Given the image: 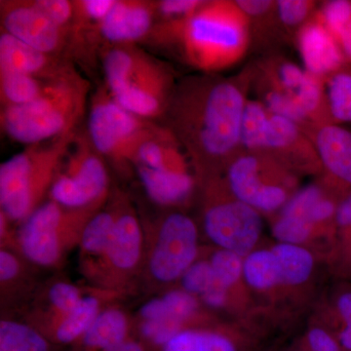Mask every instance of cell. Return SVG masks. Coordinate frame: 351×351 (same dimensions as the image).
<instances>
[{
	"label": "cell",
	"mask_w": 351,
	"mask_h": 351,
	"mask_svg": "<svg viewBox=\"0 0 351 351\" xmlns=\"http://www.w3.org/2000/svg\"><path fill=\"white\" fill-rule=\"evenodd\" d=\"M251 92L270 112L292 120L311 134L330 124L324 83L277 52L251 62Z\"/></svg>",
	"instance_id": "3"
},
{
	"label": "cell",
	"mask_w": 351,
	"mask_h": 351,
	"mask_svg": "<svg viewBox=\"0 0 351 351\" xmlns=\"http://www.w3.org/2000/svg\"><path fill=\"white\" fill-rule=\"evenodd\" d=\"M75 135L73 131L47 145H27L0 166V212L17 228L48 199Z\"/></svg>",
	"instance_id": "6"
},
{
	"label": "cell",
	"mask_w": 351,
	"mask_h": 351,
	"mask_svg": "<svg viewBox=\"0 0 351 351\" xmlns=\"http://www.w3.org/2000/svg\"><path fill=\"white\" fill-rule=\"evenodd\" d=\"M335 313L339 327L351 324V290L343 291L337 295Z\"/></svg>",
	"instance_id": "42"
},
{
	"label": "cell",
	"mask_w": 351,
	"mask_h": 351,
	"mask_svg": "<svg viewBox=\"0 0 351 351\" xmlns=\"http://www.w3.org/2000/svg\"><path fill=\"white\" fill-rule=\"evenodd\" d=\"M89 85L73 68L46 80L43 93L22 106L2 108L1 126L8 137L32 145L75 131L84 112Z\"/></svg>",
	"instance_id": "5"
},
{
	"label": "cell",
	"mask_w": 351,
	"mask_h": 351,
	"mask_svg": "<svg viewBox=\"0 0 351 351\" xmlns=\"http://www.w3.org/2000/svg\"><path fill=\"white\" fill-rule=\"evenodd\" d=\"M46 80L19 73H0L2 108L22 106L36 100L43 93Z\"/></svg>",
	"instance_id": "33"
},
{
	"label": "cell",
	"mask_w": 351,
	"mask_h": 351,
	"mask_svg": "<svg viewBox=\"0 0 351 351\" xmlns=\"http://www.w3.org/2000/svg\"><path fill=\"white\" fill-rule=\"evenodd\" d=\"M123 301V297L112 291L87 286L86 293L73 311L39 332L51 343L69 348L92 327L106 309Z\"/></svg>",
	"instance_id": "19"
},
{
	"label": "cell",
	"mask_w": 351,
	"mask_h": 351,
	"mask_svg": "<svg viewBox=\"0 0 351 351\" xmlns=\"http://www.w3.org/2000/svg\"><path fill=\"white\" fill-rule=\"evenodd\" d=\"M107 89L134 114L162 119L177 84L174 69L134 44L110 45L101 57Z\"/></svg>",
	"instance_id": "4"
},
{
	"label": "cell",
	"mask_w": 351,
	"mask_h": 351,
	"mask_svg": "<svg viewBox=\"0 0 351 351\" xmlns=\"http://www.w3.org/2000/svg\"><path fill=\"white\" fill-rule=\"evenodd\" d=\"M299 175L263 154L243 151L226 169V184L237 199L262 215H276L299 189Z\"/></svg>",
	"instance_id": "12"
},
{
	"label": "cell",
	"mask_w": 351,
	"mask_h": 351,
	"mask_svg": "<svg viewBox=\"0 0 351 351\" xmlns=\"http://www.w3.org/2000/svg\"><path fill=\"white\" fill-rule=\"evenodd\" d=\"M243 279L258 292H269L281 286L278 263L271 249H255L244 258Z\"/></svg>",
	"instance_id": "32"
},
{
	"label": "cell",
	"mask_w": 351,
	"mask_h": 351,
	"mask_svg": "<svg viewBox=\"0 0 351 351\" xmlns=\"http://www.w3.org/2000/svg\"><path fill=\"white\" fill-rule=\"evenodd\" d=\"M147 197L159 207L180 210L188 204L198 186L193 171L133 166Z\"/></svg>",
	"instance_id": "23"
},
{
	"label": "cell",
	"mask_w": 351,
	"mask_h": 351,
	"mask_svg": "<svg viewBox=\"0 0 351 351\" xmlns=\"http://www.w3.org/2000/svg\"><path fill=\"white\" fill-rule=\"evenodd\" d=\"M141 219L145 254L140 291L149 297L175 287L199 258V228L181 210H168L154 219Z\"/></svg>",
	"instance_id": "7"
},
{
	"label": "cell",
	"mask_w": 351,
	"mask_h": 351,
	"mask_svg": "<svg viewBox=\"0 0 351 351\" xmlns=\"http://www.w3.org/2000/svg\"><path fill=\"white\" fill-rule=\"evenodd\" d=\"M159 351H240L232 335L213 325L178 332Z\"/></svg>",
	"instance_id": "28"
},
{
	"label": "cell",
	"mask_w": 351,
	"mask_h": 351,
	"mask_svg": "<svg viewBox=\"0 0 351 351\" xmlns=\"http://www.w3.org/2000/svg\"><path fill=\"white\" fill-rule=\"evenodd\" d=\"M237 3L249 21L251 48L256 45L272 53L279 44L287 43L277 24L276 0H237Z\"/></svg>",
	"instance_id": "27"
},
{
	"label": "cell",
	"mask_w": 351,
	"mask_h": 351,
	"mask_svg": "<svg viewBox=\"0 0 351 351\" xmlns=\"http://www.w3.org/2000/svg\"><path fill=\"white\" fill-rule=\"evenodd\" d=\"M198 188L202 193V228L207 239L216 248L242 258L255 250L262 237L263 215L237 199L223 176Z\"/></svg>",
	"instance_id": "11"
},
{
	"label": "cell",
	"mask_w": 351,
	"mask_h": 351,
	"mask_svg": "<svg viewBox=\"0 0 351 351\" xmlns=\"http://www.w3.org/2000/svg\"><path fill=\"white\" fill-rule=\"evenodd\" d=\"M332 258L339 274L351 279V228L336 232Z\"/></svg>",
	"instance_id": "40"
},
{
	"label": "cell",
	"mask_w": 351,
	"mask_h": 351,
	"mask_svg": "<svg viewBox=\"0 0 351 351\" xmlns=\"http://www.w3.org/2000/svg\"><path fill=\"white\" fill-rule=\"evenodd\" d=\"M119 214L112 239L103 258L84 274L89 285L123 297L137 295L145 254L142 219L131 201L117 193Z\"/></svg>",
	"instance_id": "10"
},
{
	"label": "cell",
	"mask_w": 351,
	"mask_h": 351,
	"mask_svg": "<svg viewBox=\"0 0 351 351\" xmlns=\"http://www.w3.org/2000/svg\"><path fill=\"white\" fill-rule=\"evenodd\" d=\"M34 5L54 24L66 29L75 21V2L66 0H34Z\"/></svg>",
	"instance_id": "37"
},
{
	"label": "cell",
	"mask_w": 351,
	"mask_h": 351,
	"mask_svg": "<svg viewBox=\"0 0 351 351\" xmlns=\"http://www.w3.org/2000/svg\"><path fill=\"white\" fill-rule=\"evenodd\" d=\"M110 196L106 160L87 134H76L60 166L48 199L73 209H101Z\"/></svg>",
	"instance_id": "14"
},
{
	"label": "cell",
	"mask_w": 351,
	"mask_h": 351,
	"mask_svg": "<svg viewBox=\"0 0 351 351\" xmlns=\"http://www.w3.org/2000/svg\"><path fill=\"white\" fill-rule=\"evenodd\" d=\"M295 44L302 68L322 82L346 64L336 39L321 20L318 10L298 32Z\"/></svg>",
	"instance_id": "21"
},
{
	"label": "cell",
	"mask_w": 351,
	"mask_h": 351,
	"mask_svg": "<svg viewBox=\"0 0 351 351\" xmlns=\"http://www.w3.org/2000/svg\"><path fill=\"white\" fill-rule=\"evenodd\" d=\"M314 0H276L277 24L286 43H294L302 25L318 10Z\"/></svg>",
	"instance_id": "34"
},
{
	"label": "cell",
	"mask_w": 351,
	"mask_h": 351,
	"mask_svg": "<svg viewBox=\"0 0 351 351\" xmlns=\"http://www.w3.org/2000/svg\"><path fill=\"white\" fill-rule=\"evenodd\" d=\"M334 335L343 350L351 351V324L339 327L338 332Z\"/></svg>",
	"instance_id": "44"
},
{
	"label": "cell",
	"mask_w": 351,
	"mask_h": 351,
	"mask_svg": "<svg viewBox=\"0 0 351 351\" xmlns=\"http://www.w3.org/2000/svg\"><path fill=\"white\" fill-rule=\"evenodd\" d=\"M3 32L34 49L54 56L66 45V29L48 19L32 1H2Z\"/></svg>",
	"instance_id": "16"
},
{
	"label": "cell",
	"mask_w": 351,
	"mask_h": 351,
	"mask_svg": "<svg viewBox=\"0 0 351 351\" xmlns=\"http://www.w3.org/2000/svg\"><path fill=\"white\" fill-rule=\"evenodd\" d=\"M343 193L324 177L298 189L276 215L274 232L286 243L304 245L317 233L336 239V214Z\"/></svg>",
	"instance_id": "15"
},
{
	"label": "cell",
	"mask_w": 351,
	"mask_h": 351,
	"mask_svg": "<svg viewBox=\"0 0 351 351\" xmlns=\"http://www.w3.org/2000/svg\"><path fill=\"white\" fill-rule=\"evenodd\" d=\"M40 270L17 251L0 248V316L24 313L44 280Z\"/></svg>",
	"instance_id": "18"
},
{
	"label": "cell",
	"mask_w": 351,
	"mask_h": 351,
	"mask_svg": "<svg viewBox=\"0 0 351 351\" xmlns=\"http://www.w3.org/2000/svg\"><path fill=\"white\" fill-rule=\"evenodd\" d=\"M51 343L25 321L12 316L0 318V351H64Z\"/></svg>",
	"instance_id": "29"
},
{
	"label": "cell",
	"mask_w": 351,
	"mask_h": 351,
	"mask_svg": "<svg viewBox=\"0 0 351 351\" xmlns=\"http://www.w3.org/2000/svg\"><path fill=\"white\" fill-rule=\"evenodd\" d=\"M252 66L230 76L199 73L178 80L162 123L188 154L198 186L225 176L242 147Z\"/></svg>",
	"instance_id": "1"
},
{
	"label": "cell",
	"mask_w": 351,
	"mask_h": 351,
	"mask_svg": "<svg viewBox=\"0 0 351 351\" xmlns=\"http://www.w3.org/2000/svg\"><path fill=\"white\" fill-rule=\"evenodd\" d=\"M117 0H82L75 2V21L80 24L88 22L101 24V21L107 17ZM73 21V22H75Z\"/></svg>",
	"instance_id": "38"
},
{
	"label": "cell",
	"mask_w": 351,
	"mask_h": 351,
	"mask_svg": "<svg viewBox=\"0 0 351 351\" xmlns=\"http://www.w3.org/2000/svg\"><path fill=\"white\" fill-rule=\"evenodd\" d=\"M216 278L207 257L197 258L181 277L177 287L195 295L198 300L213 287Z\"/></svg>",
	"instance_id": "36"
},
{
	"label": "cell",
	"mask_w": 351,
	"mask_h": 351,
	"mask_svg": "<svg viewBox=\"0 0 351 351\" xmlns=\"http://www.w3.org/2000/svg\"><path fill=\"white\" fill-rule=\"evenodd\" d=\"M119 205L117 193L92 217L85 226L78 245V263L82 276L105 255L117 225Z\"/></svg>",
	"instance_id": "26"
},
{
	"label": "cell",
	"mask_w": 351,
	"mask_h": 351,
	"mask_svg": "<svg viewBox=\"0 0 351 351\" xmlns=\"http://www.w3.org/2000/svg\"><path fill=\"white\" fill-rule=\"evenodd\" d=\"M306 345L309 351H346L332 332L321 327H313L307 332Z\"/></svg>",
	"instance_id": "41"
},
{
	"label": "cell",
	"mask_w": 351,
	"mask_h": 351,
	"mask_svg": "<svg viewBox=\"0 0 351 351\" xmlns=\"http://www.w3.org/2000/svg\"><path fill=\"white\" fill-rule=\"evenodd\" d=\"M156 16V2L119 0L98 25L99 32L112 46L133 44L149 36Z\"/></svg>",
	"instance_id": "22"
},
{
	"label": "cell",
	"mask_w": 351,
	"mask_h": 351,
	"mask_svg": "<svg viewBox=\"0 0 351 351\" xmlns=\"http://www.w3.org/2000/svg\"><path fill=\"white\" fill-rule=\"evenodd\" d=\"M99 210L73 209L47 199L18 226L16 251L38 269L59 271Z\"/></svg>",
	"instance_id": "8"
},
{
	"label": "cell",
	"mask_w": 351,
	"mask_h": 351,
	"mask_svg": "<svg viewBox=\"0 0 351 351\" xmlns=\"http://www.w3.org/2000/svg\"><path fill=\"white\" fill-rule=\"evenodd\" d=\"M86 290L87 286L77 285L61 272H55L44 279L32 302L18 318L43 332L73 311Z\"/></svg>",
	"instance_id": "17"
},
{
	"label": "cell",
	"mask_w": 351,
	"mask_h": 351,
	"mask_svg": "<svg viewBox=\"0 0 351 351\" xmlns=\"http://www.w3.org/2000/svg\"><path fill=\"white\" fill-rule=\"evenodd\" d=\"M204 0H162L156 2V16L162 22L188 17L195 12Z\"/></svg>",
	"instance_id": "39"
},
{
	"label": "cell",
	"mask_w": 351,
	"mask_h": 351,
	"mask_svg": "<svg viewBox=\"0 0 351 351\" xmlns=\"http://www.w3.org/2000/svg\"><path fill=\"white\" fill-rule=\"evenodd\" d=\"M114 351H149L147 350V346L142 343V341H138L137 338L132 336L131 338L127 339V341H124L122 345H120L119 348H117Z\"/></svg>",
	"instance_id": "45"
},
{
	"label": "cell",
	"mask_w": 351,
	"mask_h": 351,
	"mask_svg": "<svg viewBox=\"0 0 351 351\" xmlns=\"http://www.w3.org/2000/svg\"><path fill=\"white\" fill-rule=\"evenodd\" d=\"M133 336V317L122 302L112 304L64 351H114Z\"/></svg>",
	"instance_id": "25"
},
{
	"label": "cell",
	"mask_w": 351,
	"mask_h": 351,
	"mask_svg": "<svg viewBox=\"0 0 351 351\" xmlns=\"http://www.w3.org/2000/svg\"><path fill=\"white\" fill-rule=\"evenodd\" d=\"M152 36L201 73L232 68L251 50L249 21L237 0H204L188 17L154 25Z\"/></svg>",
	"instance_id": "2"
},
{
	"label": "cell",
	"mask_w": 351,
	"mask_h": 351,
	"mask_svg": "<svg viewBox=\"0 0 351 351\" xmlns=\"http://www.w3.org/2000/svg\"><path fill=\"white\" fill-rule=\"evenodd\" d=\"M206 257L211 263L217 282L232 293L239 281L243 279L244 258L232 251L219 248L215 249Z\"/></svg>",
	"instance_id": "35"
},
{
	"label": "cell",
	"mask_w": 351,
	"mask_h": 351,
	"mask_svg": "<svg viewBox=\"0 0 351 351\" xmlns=\"http://www.w3.org/2000/svg\"><path fill=\"white\" fill-rule=\"evenodd\" d=\"M242 147L270 157L295 174L323 175L322 164L308 134L256 99H249L245 108Z\"/></svg>",
	"instance_id": "9"
},
{
	"label": "cell",
	"mask_w": 351,
	"mask_h": 351,
	"mask_svg": "<svg viewBox=\"0 0 351 351\" xmlns=\"http://www.w3.org/2000/svg\"><path fill=\"white\" fill-rule=\"evenodd\" d=\"M71 66L34 49L7 32L0 36V73H19L43 80L63 75Z\"/></svg>",
	"instance_id": "24"
},
{
	"label": "cell",
	"mask_w": 351,
	"mask_h": 351,
	"mask_svg": "<svg viewBox=\"0 0 351 351\" xmlns=\"http://www.w3.org/2000/svg\"><path fill=\"white\" fill-rule=\"evenodd\" d=\"M324 83L330 124L351 125V64H345Z\"/></svg>",
	"instance_id": "31"
},
{
	"label": "cell",
	"mask_w": 351,
	"mask_h": 351,
	"mask_svg": "<svg viewBox=\"0 0 351 351\" xmlns=\"http://www.w3.org/2000/svg\"><path fill=\"white\" fill-rule=\"evenodd\" d=\"M156 125L122 108L107 88H100L91 100L86 134L105 160L125 170Z\"/></svg>",
	"instance_id": "13"
},
{
	"label": "cell",
	"mask_w": 351,
	"mask_h": 351,
	"mask_svg": "<svg viewBox=\"0 0 351 351\" xmlns=\"http://www.w3.org/2000/svg\"><path fill=\"white\" fill-rule=\"evenodd\" d=\"M313 140L322 164L323 177L339 193L351 191V125L326 124L314 129Z\"/></svg>",
	"instance_id": "20"
},
{
	"label": "cell",
	"mask_w": 351,
	"mask_h": 351,
	"mask_svg": "<svg viewBox=\"0 0 351 351\" xmlns=\"http://www.w3.org/2000/svg\"><path fill=\"white\" fill-rule=\"evenodd\" d=\"M278 263L281 286H301L308 281L314 269L313 253L302 245L278 243L271 248Z\"/></svg>",
	"instance_id": "30"
},
{
	"label": "cell",
	"mask_w": 351,
	"mask_h": 351,
	"mask_svg": "<svg viewBox=\"0 0 351 351\" xmlns=\"http://www.w3.org/2000/svg\"><path fill=\"white\" fill-rule=\"evenodd\" d=\"M346 64H351V18L335 38Z\"/></svg>",
	"instance_id": "43"
}]
</instances>
